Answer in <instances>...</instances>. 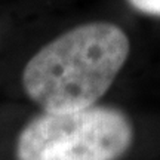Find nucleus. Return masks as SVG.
<instances>
[{
    "mask_svg": "<svg viewBox=\"0 0 160 160\" xmlns=\"http://www.w3.org/2000/svg\"><path fill=\"white\" fill-rule=\"evenodd\" d=\"M129 55V39L111 22H89L43 46L24 68L28 97L45 111L91 107L110 89Z\"/></svg>",
    "mask_w": 160,
    "mask_h": 160,
    "instance_id": "1",
    "label": "nucleus"
},
{
    "mask_svg": "<svg viewBox=\"0 0 160 160\" xmlns=\"http://www.w3.org/2000/svg\"><path fill=\"white\" fill-rule=\"evenodd\" d=\"M132 135L129 119L114 108L46 111L24 128L17 154L18 160H117Z\"/></svg>",
    "mask_w": 160,
    "mask_h": 160,
    "instance_id": "2",
    "label": "nucleus"
},
{
    "mask_svg": "<svg viewBox=\"0 0 160 160\" xmlns=\"http://www.w3.org/2000/svg\"><path fill=\"white\" fill-rule=\"evenodd\" d=\"M129 3L142 13L160 17V0H129Z\"/></svg>",
    "mask_w": 160,
    "mask_h": 160,
    "instance_id": "3",
    "label": "nucleus"
}]
</instances>
